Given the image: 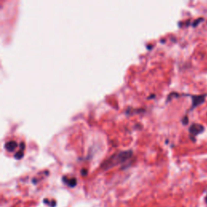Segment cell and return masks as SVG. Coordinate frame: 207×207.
Segmentation results:
<instances>
[{
	"instance_id": "cell-5",
	"label": "cell",
	"mask_w": 207,
	"mask_h": 207,
	"mask_svg": "<svg viewBox=\"0 0 207 207\" xmlns=\"http://www.w3.org/2000/svg\"><path fill=\"white\" fill-rule=\"evenodd\" d=\"M63 181L69 185L70 187H74L77 184V181L74 178H72V179H67V177H63Z\"/></svg>"
},
{
	"instance_id": "cell-1",
	"label": "cell",
	"mask_w": 207,
	"mask_h": 207,
	"mask_svg": "<svg viewBox=\"0 0 207 207\" xmlns=\"http://www.w3.org/2000/svg\"><path fill=\"white\" fill-rule=\"evenodd\" d=\"M131 154L132 153L130 151H124L116 154V155L110 157L108 160H107L104 163L102 164V168L106 170L119 164H122V163H124L131 156Z\"/></svg>"
},
{
	"instance_id": "cell-9",
	"label": "cell",
	"mask_w": 207,
	"mask_h": 207,
	"mask_svg": "<svg viewBox=\"0 0 207 207\" xmlns=\"http://www.w3.org/2000/svg\"><path fill=\"white\" fill-rule=\"evenodd\" d=\"M87 174V170H82V175L83 176H84V175H86Z\"/></svg>"
},
{
	"instance_id": "cell-7",
	"label": "cell",
	"mask_w": 207,
	"mask_h": 207,
	"mask_svg": "<svg viewBox=\"0 0 207 207\" xmlns=\"http://www.w3.org/2000/svg\"><path fill=\"white\" fill-rule=\"evenodd\" d=\"M204 21V19L203 18H199V19H197V20H196L194 22H193V27H197V26L200 23H201V22H203Z\"/></svg>"
},
{
	"instance_id": "cell-3",
	"label": "cell",
	"mask_w": 207,
	"mask_h": 207,
	"mask_svg": "<svg viewBox=\"0 0 207 207\" xmlns=\"http://www.w3.org/2000/svg\"><path fill=\"white\" fill-rule=\"evenodd\" d=\"M205 128L202 125L200 124H193L190 128H189V132L193 136H197L198 134H201L204 131Z\"/></svg>"
},
{
	"instance_id": "cell-2",
	"label": "cell",
	"mask_w": 207,
	"mask_h": 207,
	"mask_svg": "<svg viewBox=\"0 0 207 207\" xmlns=\"http://www.w3.org/2000/svg\"><path fill=\"white\" fill-rule=\"evenodd\" d=\"M206 95H192V107L190 108V111L196 107L199 106L201 104H203L205 100Z\"/></svg>"
},
{
	"instance_id": "cell-10",
	"label": "cell",
	"mask_w": 207,
	"mask_h": 207,
	"mask_svg": "<svg viewBox=\"0 0 207 207\" xmlns=\"http://www.w3.org/2000/svg\"><path fill=\"white\" fill-rule=\"evenodd\" d=\"M205 202H206V204H207V195H206V197H205Z\"/></svg>"
},
{
	"instance_id": "cell-8",
	"label": "cell",
	"mask_w": 207,
	"mask_h": 207,
	"mask_svg": "<svg viewBox=\"0 0 207 207\" xmlns=\"http://www.w3.org/2000/svg\"><path fill=\"white\" fill-rule=\"evenodd\" d=\"M182 122H183V124L184 125H187L188 124V117H184L183 118V120H182Z\"/></svg>"
},
{
	"instance_id": "cell-4",
	"label": "cell",
	"mask_w": 207,
	"mask_h": 207,
	"mask_svg": "<svg viewBox=\"0 0 207 207\" xmlns=\"http://www.w3.org/2000/svg\"><path fill=\"white\" fill-rule=\"evenodd\" d=\"M18 144L15 141H9L5 144V148L8 151H13L17 147Z\"/></svg>"
},
{
	"instance_id": "cell-6",
	"label": "cell",
	"mask_w": 207,
	"mask_h": 207,
	"mask_svg": "<svg viewBox=\"0 0 207 207\" xmlns=\"http://www.w3.org/2000/svg\"><path fill=\"white\" fill-rule=\"evenodd\" d=\"M24 147L20 150V151H18L17 153L15 154V158H17V160H20L24 155Z\"/></svg>"
}]
</instances>
